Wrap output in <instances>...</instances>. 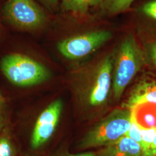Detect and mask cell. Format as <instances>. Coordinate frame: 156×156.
<instances>
[{"label": "cell", "mask_w": 156, "mask_h": 156, "mask_svg": "<svg viewBox=\"0 0 156 156\" xmlns=\"http://www.w3.org/2000/svg\"><path fill=\"white\" fill-rule=\"evenodd\" d=\"M113 53L74 78L73 88L78 106L94 114L106 105L112 86Z\"/></svg>", "instance_id": "cell-1"}, {"label": "cell", "mask_w": 156, "mask_h": 156, "mask_svg": "<svg viewBox=\"0 0 156 156\" xmlns=\"http://www.w3.org/2000/svg\"><path fill=\"white\" fill-rule=\"evenodd\" d=\"M140 128L142 137V145L140 146L142 154V156H146L156 133V128H146L140 126Z\"/></svg>", "instance_id": "cell-13"}, {"label": "cell", "mask_w": 156, "mask_h": 156, "mask_svg": "<svg viewBox=\"0 0 156 156\" xmlns=\"http://www.w3.org/2000/svg\"><path fill=\"white\" fill-rule=\"evenodd\" d=\"M6 130L0 133V156H19L16 145Z\"/></svg>", "instance_id": "cell-12"}, {"label": "cell", "mask_w": 156, "mask_h": 156, "mask_svg": "<svg viewBox=\"0 0 156 156\" xmlns=\"http://www.w3.org/2000/svg\"><path fill=\"white\" fill-rule=\"evenodd\" d=\"M142 11L146 16L156 20V0H153L144 4Z\"/></svg>", "instance_id": "cell-16"}, {"label": "cell", "mask_w": 156, "mask_h": 156, "mask_svg": "<svg viewBox=\"0 0 156 156\" xmlns=\"http://www.w3.org/2000/svg\"><path fill=\"white\" fill-rule=\"evenodd\" d=\"M145 53L146 58L147 57L151 64L156 68V42L151 43L148 45Z\"/></svg>", "instance_id": "cell-17"}, {"label": "cell", "mask_w": 156, "mask_h": 156, "mask_svg": "<svg viewBox=\"0 0 156 156\" xmlns=\"http://www.w3.org/2000/svg\"><path fill=\"white\" fill-rule=\"evenodd\" d=\"M89 1L90 6H93L101 5L104 0H89Z\"/></svg>", "instance_id": "cell-20"}, {"label": "cell", "mask_w": 156, "mask_h": 156, "mask_svg": "<svg viewBox=\"0 0 156 156\" xmlns=\"http://www.w3.org/2000/svg\"><path fill=\"white\" fill-rule=\"evenodd\" d=\"M142 104L156 105V77L142 78L131 90L122 107L131 109Z\"/></svg>", "instance_id": "cell-8"}, {"label": "cell", "mask_w": 156, "mask_h": 156, "mask_svg": "<svg viewBox=\"0 0 156 156\" xmlns=\"http://www.w3.org/2000/svg\"><path fill=\"white\" fill-rule=\"evenodd\" d=\"M107 30H95L63 39L57 44V49L67 59L76 60L89 56L111 39Z\"/></svg>", "instance_id": "cell-6"}, {"label": "cell", "mask_w": 156, "mask_h": 156, "mask_svg": "<svg viewBox=\"0 0 156 156\" xmlns=\"http://www.w3.org/2000/svg\"><path fill=\"white\" fill-rule=\"evenodd\" d=\"M135 0H104L101 8L105 13L115 15L127 11Z\"/></svg>", "instance_id": "cell-10"}, {"label": "cell", "mask_w": 156, "mask_h": 156, "mask_svg": "<svg viewBox=\"0 0 156 156\" xmlns=\"http://www.w3.org/2000/svg\"><path fill=\"white\" fill-rule=\"evenodd\" d=\"M1 70L6 79L19 87H30L49 80L50 70L42 64L20 53H11L2 57Z\"/></svg>", "instance_id": "cell-4"}, {"label": "cell", "mask_w": 156, "mask_h": 156, "mask_svg": "<svg viewBox=\"0 0 156 156\" xmlns=\"http://www.w3.org/2000/svg\"><path fill=\"white\" fill-rule=\"evenodd\" d=\"M8 124L7 106L5 99L0 93V133L6 129Z\"/></svg>", "instance_id": "cell-14"}, {"label": "cell", "mask_w": 156, "mask_h": 156, "mask_svg": "<svg viewBox=\"0 0 156 156\" xmlns=\"http://www.w3.org/2000/svg\"><path fill=\"white\" fill-rule=\"evenodd\" d=\"M146 61L145 52L133 35L123 39L113 53L112 89L115 100L120 99L128 84L144 66Z\"/></svg>", "instance_id": "cell-2"}, {"label": "cell", "mask_w": 156, "mask_h": 156, "mask_svg": "<svg viewBox=\"0 0 156 156\" xmlns=\"http://www.w3.org/2000/svg\"><path fill=\"white\" fill-rule=\"evenodd\" d=\"M132 111L125 107L117 108L102 118L78 142V150L103 147L124 136L130 128Z\"/></svg>", "instance_id": "cell-3"}, {"label": "cell", "mask_w": 156, "mask_h": 156, "mask_svg": "<svg viewBox=\"0 0 156 156\" xmlns=\"http://www.w3.org/2000/svg\"><path fill=\"white\" fill-rule=\"evenodd\" d=\"M2 15L13 26L25 31L38 30L47 20L45 12L34 0H8Z\"/></svg>", "instance_id": "cell-5"}, {"label": "cell", "mask_w": 156, "mask_h": 156, "mask_svg": "<svg viewBox=\"0 0 156 156\" xmlns=\"http://www.w3.org/2000/svg\"><path fill=\"white\" fill-rule=\"evenodd\" d=\"M30 156V155H29V154H23V155H21V156Z\"/></svg>", "instance_id": "cell-21"}, {"label": "cell", "mask_w": 156, "mask_h": 156, "mask_svg": "<svg viewBox=\"0 0 156 156\" xmlns=\"http://www.w3.org/2000/svg\"><path fill=\"white\" fill-rule=\"evenodd\" d=\"M50 156H97V153L93 151H86L81 153H71L67 147H62L54 152Z\"/></svg>", "instance_id": "cell-15"}, {"label": "cell", "mask_w": 156, "mask_h": 156, "mask_svg": "<svg viewBox=\"0 0 156 156\" xmlns=\"http://www.w3.org/2000/svg\"><path fill=\"white\" fill-rule=\"evenodd\" d=\"M42 1L46 5L50 7L51 8H56L58 2V0H42Z\"/></svg>", "instance_id": "cell-19"}, {"label": "cell", "mask_w": 156, "mask_h": 156, "mask_svg": "<svg viewBox=\"0 0 156 156\" xmlns=\"http://www.w3.org/2000/svg\"><path fill=\"white\" fill-rule=\"evenodd\" d=\"M97 153V156H142L140 145L126 135L102 147Z\"/></svg>", "instance_id": "cell-9"}, {"label": "cell", "mask_w": 156, "mask_h": 156, "mask_svg": "<svg viewBox=\"0 0 156 156\" xmlns=\"http://www.w3.org/2000/svg\"><path fill=\"white\" fill-rule=\"evenodd\" d=\"M90 7L89 0H62V11L83 15L87 13Z\"/></svg>", "instance_id": "cell-11"}, {"label": "cell", "mask_w": 156, "mask_h": 156, "mask_svg": "<svg viewBox=\"0 0 156 156\" xmlns=\"http://www.w3.org/2000/svg\"><path fill=\"white\" fill-rule=\"evenodd\" d=\"M62 109L63 102L57 99L41 113L35 124L30 140V145L33 150H39L51 139L60 121Z\"/></svg>", "instance_id": "cell-7"}, {"label": "cell", "mask_w": 156, "mask_h": 156, "mask_svg": "<svg viewBox=\"0 0 156 156\" xmlns=\"http://www.w3.org/2000/svg\"><path fill=\"white\" fill-rule=\"evenodd\" d=\"M146 156H156V132L154 134L151 147Z\"/></svg>", "instance_id": "cell-18"}]
</instances>
